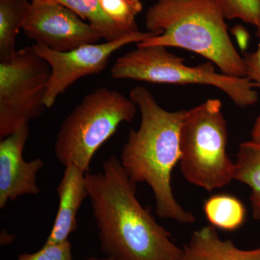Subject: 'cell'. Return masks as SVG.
Here are the masks:
<instances>
[{
  "instance_id": "30bf717a",
  "label": "cell",
  "mask_w": 260,
  "mask_h": 260,
  "mask_svg": "<svg viewBox=\"0 0 260 260\" xmlns=\"http://www.w3.org/2000/svg\"><path fill=\"white\" fill-rule=\"evenodd\" d=\"M29 137L28 124L0 142V209L23 195H37V174L44 167L42 159L25 161L23 150Z\"/></svg>"
},
{
  "instance_id": "44dd1931",
  "label": "cell",
  "mask_w": 260,
  "mask_h": 260,
  "mask_svg": "<svg viewBox=\"0 0 260 260\" xmlns=\"http://www.w3.org/2000/svg\"><path fill=\"white\" fill-rule=\"evenodd\" d=\"M232 32L237 39L240 49H242L243 52H245L246 49H247L248 45H249V39H250L249 32L242 25H238L232 29Z\"/></svg>"
},
{
  "instance_id": "5b68a950",
  "label": "cell",
  "mask_w": 260,
  "mask_h": 260,
  "mask_svg": "<svg viewBox=\"0 0 260 260\" xmlns=\"http://www.w3.org/2000/svg\"><path fill=\"white\" fill-rule=\"evenodd\" d=\"M227 123L222 103L210 99L186 110L180 130V170L193 185L208 191L234 180V167L226 153Z\"/></svg>"
},
{
  "instance_id": "603a6c76",
  "label": "cell",
  "mask_w": 260,
  "mask_h": 260,
  "mask_svg": "<svg viewBox=\"0 0 260 260\" xmlns=\"http://www.w3.org/2000/svg\"><path fill=\"white\" fill-rule=\"evenodd\" d=\"M86 260H119V259H116V258L112 257V256H106V257H104V258L93 257V256H92V257L88 258V259H87Z\"/></svg>"
},
{
  "instance_id": "8992f818",
  "label": "cell",
  "mask_w": 260,
  "mask_h": 260,
  "mask_svg": "<svg viewBox=\"0 0 260 260\" xmlns=\"http://www.w3.org/2000/svg\"><path fill=\"white\" fill-rule=\"evenodd\" d=\"M167 48L138 47L116 59L111 75L114 79L151 83L210 85L226 94L239 107H250L257 102V83L247 78L219 74L210 61L198 66H188L184 58L169 52Z\"/></svg>"
},
{
  "instance_id": "9c48e42d",
  "label": "cell",
  "mask_w": 260,
  "mask_h": 260,
  "mask_svg": "<svg viewBox=\"0 0 260 260\" xmlns=\"http://www.w3.org/2000/svg\"><path fill=\"white\" fill-rule=\"evenodd\" d=\"M31 3L23 30L36 44L65 52L102 39L92 25L59 2Z\"/></svg>"
},
{
  "instance_id": "7402d4cb",
  "label": "cell",
  "mask_w": 260,
  "mask_h": 260,
  "mask_svg": "<svg viewBox=\"0 0 260 260\" xmlns=\"http://www.w3.org/2000/svg\"><path fill=\"white\" fill-rule=\"evenodd\" d=\"M251 141L260 144V114L254 123L251 133Z\"/></svg>"
},
{
  "instance_id": "cb8c5ba5",
  "label": "cell",
  "mask_w": 260,
  "mask_h": 260,
  "mask_svg": "<svg viewBox=\"0 0 260 260\" xmlns=\"http://www.w3.org/2000/svg\"><path fill=\"white\" fill-rule=\"evenodd\" d=\"M57 1V0H32L31 3H47V2Z\"/></svg>"
},
{
  "instance_id": "4fadbf2b",
  "label": "cell",
  "mask_w": 260,
  "mask_h": 260,
  "mask_svg": "<svg viewBox=\"0 0 260 260\" xmlns=\"http://www.w3.org/2000/svg\"><path fill=\"white\" fill-rule=\"evenodd\" d=\"M31 7L28 0H0V62H8L14 56L17 36Z\"/></svg>"
},
{
  "instance_id": "3957f363",
  "label": "cell",
  "mask_w": 260,
  "mask_h": 260,
  "mask_svg": "<svg viewBox=\"0 0 260 260\" xmlns=\"http://www.w3.org/2000/svg\"><path fill=\"white\" fill-rule=\"evenodd\" d=\"M218 0H157L145 14L155 36L138 47L180 48L211 61L222 74L246 78L245 65L229 37Z\"/></svg>"
},
{
  "instance_id": "ac0fdd59",
  "label": "cell",
  "mask_w": 260,
  "mask_h": 260,
  "mask_svg": "<svg viewBox=\"0 0 260 260\" xmlns=\"http://www.w3.org/2000/svg\"><path fill=\"white\" fill-rule=\"evenodd\" d=\"M225 19H240L260 26V0H218Z\"/></svg>"
},
{
  "instance_id": "2e32d148",
  "label": "cell",
  "mask_w": 260,
  "mask_h": 260,
  "mask_svg": "<svg viewBox=\"0 0 260 260\" xmlns=\"http://www.w3.org/2000/svg\"><path fill=\"white\" fill-rule=\"evenodd\" d=\"M83 20H87L106 42H113L129 34L119 28L103 11L99 0H57ZM133 34V32H131Z\"/></svg>"
},
{
  "instance_id": "6da1fadb",
  "label": "cell",
  "mask_w": 260,
  "mask_h": 260,
  "mask_svg": "<svg viewBox=\"0 0 260 260\" xmlns=\"http://www.w3.org/2000/svg\"><path fill=\"white\" fill-rule=\"evenodd\" d=\"M101 250L119 260H180L182 249L143 208L135 183L113 155L85 174Z\"/></svg>"
},
{
  "instance_id": "7a4b0ae2",
  "label": "cell",
  "mask_w": 260,
  "mask_h": 260,
  "mask_svg": "<svg viewBox=\"0 0 260 260\" xmlns=\"http://www.w3.org/2000/svg\"><path fill=\"white\" fill-rule=\"evenodd\" d=\"M130 99L138 106L141 121L138 129L129 131L121 150V165L135 184L150 186L159 217L194 223V215L178 203L172 186L173 170L180 160V130L186 110H166L143 86L132 89Z\"/></svg>"
},
{
  "instance_id": "5bb4252c",
  "label": "cell",
  "mask_w": 260,
  "mask_h": 260,
  "mask_svg": "<svg viewBox=\"0 0 260 260\" xmlns=\"http://www.w3.org/2000/svg\"><path fill=\"white\" fill-rule=\"evenodd\" d=\"M234 164V179L250 188L253 218L260 220V144L251 140L241 143Z\"/></svg>"
},
{
  "instance_id": "ba28073f",
  "label": "cell",
  "mask_w": 260,
  "mask_h": 260,
  "mask_svg": "<svg viewBox=\"0 0 260 260\" xmlns=\"http://www.w3.org/2000/svg\"><path fill=\"white\" fill-rule=\"evenodd\" d=\"M157 35L160 34L139 30L113 42L87 44L65 52L34 44L32 49L47 61L51 68L50 79L44 100L46 107H52L58 96L80 78L104 71L111 56L118 49L132 43L139 44Z\"/></svg>"
},
{
  "instance_id": "277c9868",
  "label": "cell",
  "mask_w": 260,
  "mask_h": 260,
  "mask_svg": "<svg viewBox=\"0 0 260 260\" xmlns=\"http://www.w3.org/2000/svg\"><path fill=\"white\" fill-rule=\"evenodd\" d=\"M136 112L135 103L120 92L95 89L63 121L54 143L56 158L64 167L73 164L88 173L97 150Z\"/></svg>"
},
{
  "instance_id": "e0dca14e",
  "label": "cell",
  "mask_w": 260,
  "mask_h": 260,
  "mask_svg": "<svg viewBox=\"0 0 260 260\" xmlns=\"http://www.w3.org/2000/svg\"><path fill=\"white\" fill-rule=\"evenodd\" d=\"M103 11L124 31H139L136 18L143 9L140 0H99Z\"/></svg>"
},
{
  "instance_id": "9a60e30c",
  "label": "cell",
  "mask_w": 260,
  "mask_h": 260,
  "mask_svg": "<svg viewBox=\"0 0 260 260\" xmlns=\"http://www.w3.org/2000/svg\"><path fill=\"white\" fill-rule=\"evenodd\" d=\"M203 210L210 225L225 232L240 229L246 220L245 207L233 195H213L205 201Z\"/></svg>"
},
{
  "instance_id": "ffe728a7",
  "label": "cell",
  "mask_w": 260,
  "mask_h": 260,
  "mask_svg": "<svg viewBox=\"0 0 260 260\" xmlns=\"http://www.w3.org/2000/svg\"><path fill=\"white\" fill-rule=\"evenodd\" d=\"M256 35L259 38L257 49L254 52L245 53L243 59L245 65L246 78L260 86V26L257 28Z\"/></svg>"
},
{
  "instance_id": "d6986e66",
  "label": "cell",
  "mask_w": 260,
  "mask_h": 260,
  "mask_svg": "<svg viewBox=\"0 0 260 260\" xmlns=\"http://www.w3.org/2000/svg\"><path fill=\"white\" fill-rule=\"evenodd\" d=\"M17 260H73V250L70 241L54 244H44L36 252L24 253Z\"/></svg>"
},
{
  "instance_id": "8fae6325",
  "label": "cell",
  "mask_w": 260,
  "mask_h": 260,
  "mask_svg": "<svg viewBox=\"0 0 260 260\" xmlns=\"http://www.w3.org/2000/svg\"><path fill=\"white\" fill-rule=\"evenodd\" d=\"M86 172L77 166H67L56 188L59 207L50 234L44 244L67 242L78 228L77 215L84 200L88 197Z\"/></svg>"
},
{
  "instance_id": "52a82bcc",
  "label": "cell",
  "mask_w": 260,
  "mask_h": 260,
  "mask_svg": "<svg viewBox=\"0 0 260 260\" xmlns=\"http://www.w3.org/2000/svg\"><path fill=\"white\" fill-rule=\"evenodd\" d=\"M47 61L25 47L8 62H0V138L42 115L50 79Z\"/></svg>"
},
{
  "instance_id": "7c38bea8",
  "label": "cell",
  "mask_w": 260,
  "mask_h": 260,
  "mask_svg": "<svg viewBox=\"0 0 260 260\" xmlns=\"http://www.w3.org/2000/svg\"><path fill=\"white\" fill-rule=\"evenodd\" d=\"M180 260H260V246L239 249L232 240H222L213 225H206L193 232Z\"/></svg>"
}]
</instances>
